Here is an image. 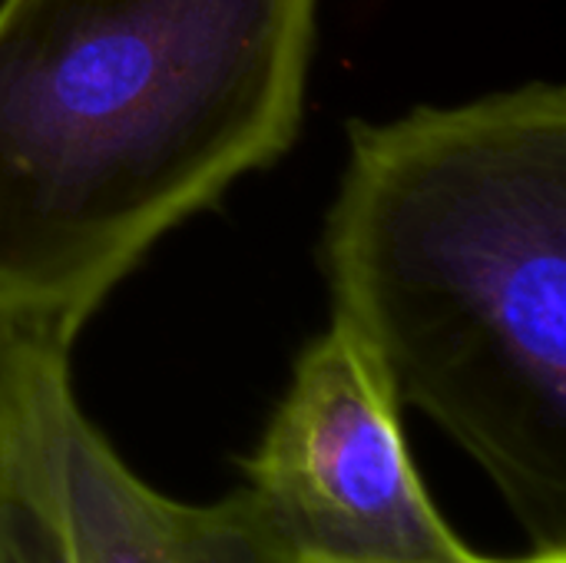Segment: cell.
I'll return each mask as SVG.
<instances>
[{
    "label": "cell",
    "mask_w": 566,
    "mask_h": 563,
    "mask_svg": "<svg viewBox=\"0 0 566 563\" xmlns=\"http://www.w3.org/2000/svg\"><path fill=\"white\" fill-rule=\"evenodd\" d=\"M332 322L566 551V86L348 119L325 216Z\"/></svg>",
    "instance_id": "obj_1"
},
{
    "label": "cell",
    "mask_w": 566,
    "mask_h": 563,
    "mask_svg": "<svg viewBox=\"0 0 566 563\" xmlns=\"http://www.w3.org/2000/svg\"><path fill=\"white\" fill-rule=\"evenodd\" d=\"M318 0H0V319L80 338L305 119Z\"/></svg>",
    "instance_id": "obj_2"
},
{
    "label": "cell",
    "mask_w": 566,
    "mask_h": 563,
    "mask_svg": "<svg viewBox=\"0 0 566 563\" xmlns=\"http://www.w3.org/2000/svg\"><path fill=\"white\" fill-rule=\"evenodd\" d=\"M73 338L0 319V488L53 563H289L245 491L186 504L143 481L83 411Z\"/></svg>",
    "instance_id": "obj_3"
},
{
    "label": "cell",
    "mask_w": 566,
    "mask_h": 563,
    "mask_svg": "<svg viewBox=\"0 0 566 563\" xmlns=\"http://www.w3.org/2000/svg\"><path fill=\"white\" fill-rule=\"evenodd\" d=\"M242 478L292 554L358 563L478 554L424 488L385 368L338 322L298 352Z\"/></svg>",
    "instance_id": "obj_4"
},
{
    "label": "cell",
    "mask_w": 566,
    "mask_h": 563,
    "mask_svg": "<svg viewBox=\"0 0 566 563\" xmlns=\"http://www.w3.org/2000/svg\"><path fill=\"white\" fill-rule=\"evenodd\" d=\"M0 563H53L36 531L0 488Z\"/></svg>",
    "instance_id": "obj_5"
},
{
    "label": "cell",
    "mask_w": 566,
    "mask_h": 563,
    "mask_svg": "<svg viewBox=\"0 0 566 563\" xmlns=\"http://www.w3.org/2000/svg\"><path fill=\"white\" fill-rule=\"evenodd\" d=\"M289 563H358V561H332V557H312V554H292ZM461 563H566V551H534L524 554V557H484V554H474L471 561Z\"/></svg>",
    "instance_id": "obj_6"
}]
</instances>
